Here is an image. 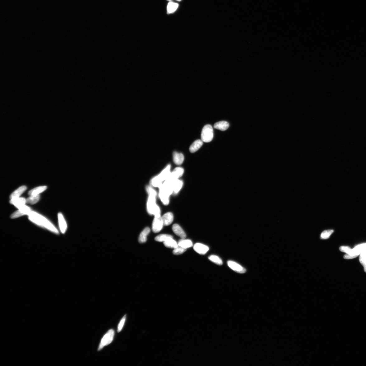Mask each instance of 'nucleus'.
<instances>
[{
    "label": "nucleus",
    "mask_w": 366,
    "mask_h": 366,
    "mask_svg": "<svg viewBox=\"0 0 366 366\" xmlns=\"http://www.w3.org/2000/svg\"><path fill=\"white\" fill-rule=\"evenodd\" d=\"M28 216L29 220L35 224L47 229L54 234H59L58 230L50 221L36 212L32 211Z\"/></svg>",
    "instance_id": "1"
},
{
    "label": "nucleus",
    "mask_w": 366,
    "mask_h": 366,
    "mask_svg": "<svg viewBox=\"0 0 366 366\" xmlns=\"http://www.w3.org/2000/svg\"><path fill=\"white\" fill-rule=\"evenodd\" d=\"M159 188V196L161 201L164 205H168L169 202V196L173 193L170 183L165 181Z\"/></svg>",
    "instance_id": "2"
},
{
    "label": "nucleus",
    "mask_w": 366,
    "mask_h": 366,
    "mask_svg": "<svg viewBox=\"0 0 366 366\" xmlns=\"http://www.w3.org/2000/svg\"><path fill=\"white\" fill-rule=\"evenodd\" d=\"M156 196L149 195L147 203L148 212L151 215H154L155 217L160 216V211L159 207L156 203Z\"/></svg>",
    "instance_id": "3"
},
{
    "label": "nucleus",
    "mask_w": 366,
    "mask_h": 366,
    "mask_svg": "<svg viewBox=\"0 0 366 366\" xmlns=\"http://www.w3.org/2000/svg\"><path fill=\"white\" fill-rule=\"evenodd\" d=\"M213 136L212 127L210 125H207L204 126L202 132V140L203 142L207 143L212 140Z\"/></svg>",
    "instance_id": "4"
},
{
    "label": "nucleus",
    "mask_w": 366,
    "mask_h": 366,
    "mask_svg": "<svg viewBox=\"0 0 366 366\" xmlns=\"http://www.w3.org/2000/svg\"><path fill=\"white\" fill-rule=\"evenodd\" d=\"M114 335V331L113 330L111 329L108 330L102 338L98 350H101L104 346L110 344L113 340Z\"/></svg>",
    "instance_id": "5"
},
{
    "label": "nucleus",
    "mask_w": 366,
    "mask_h": 366,
    "mask_svg": "<svg viewBox=\"0 0 366 366\" xmlns=\"http://www.w3.org/2000/svg\"><path fill=\"white\" fill-rule=\"evenodd\" d=\"M32 210L31 208L26 205L19 209L11 215V218L15 219L20 217L22 216L28 215Z\"/></svg>",
    "instance_id": "6"
},
{
    "label": "nucleus",
    "mask_w": 366,
    "mask_h": 366,
    "mask_svg": "<svg viewBox=\"0 0 366 366\" xmlns=\"http://www.w3.org/2000/svg\"><path fill=\"white\" fill-rule=\"evenodd\" d=\"M366 252V243H364L357 245L355 248L352 249L349 253L348 254L356 258L360 255L361 253Z\"/></svg>",
    "instance_id": "7"
},
{
    "label": "nucleus",
    "mask_w": 366,
    "mask_h": 366,
    "mask_svg": "<svg viewBox=\"0 0 366 366\" xmlns=\"http://www.w3.org/2000/svg\"><path fill=\"white\" fill-rule=\"evenodd\" d=\"M164 226V223L162 217H155L153 222L152 229L153 232L154 233H157L162 229Z\"/></svg>",
    "instance_id": "8"
},
{
    "label": "nucleus",
    "mask_w": 366,
    "mask_h": 366,
    "mask_svg": "<svg viewBox=\"0 0 366 366\" xmlns=\"http://www.w3.org/2000/svg\"><path fill=\"white\" fill-rule=\"evenodd\" d=\"M184 171V169L183 168L177 167L174 169L172 172L171 173L168 178L166 180L172 181L178 179L183 175Z\"/></svg>",
    "instance_id": "9"
},
{
    "label": "nucleus",
    "mask_w": 366,
    "mask_h": 366,
    "mask_svg": "<svg viewBox=\"0 0 366 366\" xmlns=\"http://www.w3.org/2000/svg\"><path fill=\"white\" fill-rule=\"evenodd\" d=\"M228 266L233 270L238 273H244L246 269L241 265L232 261H229L227 263Z\"/></svg>",
    "instance_id": "10"
},
{
    "label": "nucleus",
    "mask_w": 366,
    "mask_h": 366,
    "mask_svg": "<svg viewBox=\"0 0 366 366\" xmlns=\"http://www.w3.org/2000/svg\"><path fill=\"white\" fill-rule=\"evenodd\" d=\"M58 217L60 232L61 233L64 234L66 232L67 229V222L62 213H59L58 214Z\"/></svg>",
    "instance_id": "11"
},
{
    "label": "nucleus",
    "mask_w": 366,
    "mask_h": 366,
    "mask_svg": "<svg viewBox=\"0 0 366 366\" xmlns=\"http://www.w3.org/2000/svg\"><path fill=\"white\" fill-rule=\"evenodd\" d=\"M168 181L171 183L173 192L176 194L178 193L183 187V182L182 181L178 179L172 181Z\"/></svg>",
    "instance_id": "12"
},
{
    "label": "nucleus",
    "mask_w": 366,
    "mask_h": 366,
    "mask_svg": "<svg viewBox=\"0 0 366 366\" xmlns=\"http://www.w3.org/2000/svg\"><path fill=\"white\" fill-rule=\"evenodd\" d=\"M194 249L197 253L201 255H204L208 251V246L200 243H196L194 246Z\"/></svg>",
    "instance_id": "13"
},
{
    "label": "nucleus",
    "mask_w": 366,
    "mask_h": 366,
    "mask_svg": "<svg viewBox=\"0 0 366 366\" xmlns=\"http://www.w3.org/2000/svg\"><path fill=\"white\" fill-rule=\"evenodd\" d=\"M10 202L19 209L25 205V204L26 203V199L24 198L19 197L11 199Z\"/></svg>",
    "instance_id": "14"
},
{
    "label": "nucleus",
    "mask_w": 366,
    "mask_h": 366,
    "mask_svg": "<svg viewBox=\"0 0 366 366\" xmlns=\"http://www.w3.org/2000/svg\"><path fill=\"white\" fill-rule=\"evenodd\" d=\"M172 230L177 236L182 239H185L186 235L182 228L178 224H175L172 226Z\"/></svg>",
    "instance_id": "15"
},
{
    "label": "nucleus",
    "mask_w": 366,
    "mask_h": 366,
    "mask_svg": "<svg viewBox=\"0 0 366 366\" xmlns=\"http://www.w3.org/2000/svg\"><path fill=\"white\" fill-rule=\"evenodd\" d=\"M27 189V187L25 186H22L18 188L17 190L14 191L12 193L10 196V199L20 197Z\"/></svg>",
    "instance_id": "16"
},
{
    "label": "nucleus",
    "mask_w": 366,
    "mask_h": 366,
    "mask_svg": "<svg viewBox=\"0 0 366 366\" xmlns=\"http://www.w3.org/2000/svg\"><path fill=\"white\" fill-rule=\"evenodd\" d=\"M162 217L164 226H168L170 225L172 223L174 216L173 214L171 212H168L164 214Z\"/></svg>",
    "instance_id": "17"
},
{
    "label": "nucleus",
    "mask_w": 366,
    "mask_h": 366,
    "mask_svg": "<svg viewBox=\"0 0 366 366\" xmlns=\"http://www.w3.org/2000/svg\"><path fill=\"white\" fill-rule=\"evenodd\" d=\"M173 159L174 163L177 165L182 164L184 160V157L182 153L174 152L173 153Z\"/></svg>",
    "instance_id": "18"
},
{
    "label": "nucleus",
    "mask_w": 366,
    "mask_h": 366,
    "mask_svg": "<svg viewBox=\"0 0 366 366\" xmlns=\"http://www.w3.org/2000/svg\"><path fill=\"white\" fill-rule=\"evenodd\" d=\"M171 165H168V166L162 172L159 176L160 179L163 182L169 178L171 174L170 172Z\"/></svg>",
    "instance_id": "19"
},
{
    "label": "nucleus",
    "mask_w": 366,
    "mask_h": 366,
    "mask_svg": "<svg viewBox=\"0 0 366 366\" xmlns=\"http://www.w3.org/2000/svg\"><path fill=\"white\" fill-rule=\"evenodd\" d=\"M150 229L148 227L146 228L143 231L140 235L138 238V241L141 244L144 243L147 240V237L150 232Z\"/></svg>",
    "instance_id": "20"
},
{
    "label": "nucleus",
    "mask_w": 366,
    "mask_h": 366,
    "mask_svg": "<svg viewBox=\"0 0 366 366\" xmlns=\"http://www.w3.org/2000/svg\"><path fill=\"white\" fill-rule=\"evenodd\" d=\"M203 145V141L202 140H197L195 141L190 146L189 150L191 153H194L202 147Z\"/></svg>",
    "instance_id": "21"
},
{
    "label": "nucleus",
    "mask_w": 366,
    "mask_h": 366,
    "mask_svg": "<svg viewBox=\"0 0 366 366\" xmlns=\"http://www.w3.org/2000/svg\"><path fill=\"white\" fill-rule=\"evenodd\" d=\"M229 124L226 121H221L217 122L214 125V128L221 131H225L229 128Z\"/></svg>",
    "instance_id": "22"
},
{
    "label": "nucleus",
    "mask_w": 366,
    "mask_h": 366,
    "mask_svg": "<svg viewBox=\"0 0 366 366\" xmlns=\"http://www.w3.org/2000/svg\"><path fill=\"white\" fill-rule=\"evenodd\" d=\"M47 188V187L46 186L38 187L29 191L28 194L30 196L38 195L45 191Z\"/></svg>",
    "instance_id": "23"
},
{
    "label": "nucleus",
    "mask_w": 366,
    "mask_h": 366,
    "mask_svg": "<svg viewBox=\"0 0 366 366\" xmlns=\"http://www.w3.org/2000/svg\"><path fill=\"white\" fill-rule=\"evenodd\" d=\"M178 245L184 249H187L191 247L193 245L192 241L190 240H185L182 239L179 241L178 243Z\"/></svg>",
    "instance_id": "24"
},
{
    "label": "nucleus",
    "mask_w": 366,
    "mask_h": 366,
    "mask_svg": "<svg viewBox=\"0 0 366 366\" xmlns=\"http://www.w3.org/2000/svg\"><path fill=\"white\" fill-rule=\"evenodd\" d=\"M178 4L170 1L168 3L167 7V14H170L174 13L178 9Z\"/></svg>",
    "instance_id": "25"
},
{
    "label": "nucleus",
    "mask_w": 366,
    "mask_h": 366,
    "mask_svg": "<svg viewBox=\"0 0 366 366\" xmlns=\"http://www.w3.org/2000/svg\"><path fill=\"white\" fill-rule=\"evenodd\" d=\"M163 242L165 247L168 248L175 249L178 246V243L173 238L170 239Z\"/></svg>",
    "instance_id": "26"
},
{
    "label": "nucleus",
    "mask_w": 366,
    "mask_h": 366,
    "mask_svg": "<svg viewBox=\"0 0 366 366\" xmlns=\"http://www.w3.org/2000/svg\"><path fill=\"white\" fill-rule=\"evenodd\" d=\"M40 199V195L30 196V197L26 199V203L31 205H34L38 202Z\"/></svg>",
    "instance_id": "27"
},
{
    "label": "nucleus",
    "mask_w": 366,
    "mask_h": 366,
    "mask_svg": "<svg viewBox=\"0 0 366 366\" xmlns=\"http://www.w3.org/2000/svg\"><path fill=\"white\" fill-rule=\"evenodd\" d=\"M171 238H173V237L171 235L163 234L156 236L155 238V240L158 242H164Z\"/></svg>",
    "instance_id": "28"
},
{
    "label": "nucleus",
    "mask_w": 366,
    "mask_h": 366,
    "mask_svg": "<svg viewBox=\"0 0 366 366\" xmlns=\"http://www.w3.org/2000/svg\"><path fill=\"white\" fill-rule=\"evenodd\" d=\"M163 181L160 179L158 175L153 178L150 183L153 187L159 188L163 184Z\"/></svg>",
    "instance_id": "29"
},
{
    "label": "nucleus",
    "mask_w": 366,
    "mask_h": 366,
    "mask_svg": "<svg viewBox=\"0 0 366 366\" xmlns=\"http://www.w3.org/2000/svg\"><path fill=\"white\" fill-rule=\"evenodd\" d=\"M209 259L211 261L213 262V263L217 265H221L223 264V262L222 259L220 258L217 256L215 255H211L209 257Z\"/></svg>",
    "instance_id": "30"
},
{
    "label": "nucleus",
    "mask_w": 366,
    "mask_h": 366,
    "mask_svg": "<svg viewBox=\"0 0 366 366\" xmlns=\"http://www.w3.org/2000/svg\"><path fill=\"white\" fill-rule=\"evenodd\" d=\"M334 232L333 230H329L325 231L323 232L321 235V238L322 240H326L329 239L331 235Z\"/></svg>",
    "instance_id": "31"
},
{
    "label": "nucleus",
    "mask_w": 366,
    "mask_h": 366,
    "mask_svg": "<svg viewBox=\"0 0 366 366\" xmlns=\"http://www.w3.org/2000/svg\"><path fill=\"white\" fill-rule=\"evenodd\" d=\"M359 259L360 263L363 265L364 271L366 273V252L360 254Z\"/></svg>",
    "instance_id": "32"
},
{
    "label": "nucleus",
    "mask_w": 366,
    "mask_h": 366,
    "mask_svg": "<svg viewBox=\"0 0 366 366\" xmlns=\"http://www.w3.org/2000/svg\"><path fill=\"white\" fill-rule=\"evenodd\" d=\"M187 249L178 246V247L173 250V253L175 255H179L186 251Z\"/></svg>",
    "instance_id": "33"
},
{
    "label": "nucleus",
    "mask_w": 366,
    "mask_h": 366,
    "mask_svg": "<svg viewBox=\"0 0 366 366\" xmlns=\"http://www.w3.org/2000/svg\"><path fill=\"white\" fill-rule=\"evenodd\" d=\"M146 191H147L149 195H152L156 196L157 195V192L152 188V187L147 186L146 187Z\"/></svg>",
    "instance_id": "34"
},
{
    "label": "nucleus",
    "mask_w": 366,
    "mask_h": 366,
    "mask_svg": "<svg viewBox=\"0 0 366 366\" xmlns=\"http://www.w3.org/2000/svg\"><path fill=\"white\" fill-rule=\"evenodd\" d=\"M126 315H125L124 316V317H123L121 319V321L120 322V323H119V324L118 325V330H117L118 332H121V330L123 328V326H124V325L125 321H126Z\"/></svg>",
    "instance_id": "35"
},
{
    "label": "nucleus",
    "mask_w": 366,
    "mask_h": 366,
    "mask_svg": "<svg viewBox=\"0 0 366 366\" xmlns=\"http://www.w3.org/2000/svg\"><path fill=\"white\" fill-rule=\"evenodd\" d=\"M352 249L348 246H340V251L345 253L347 254H348L349 253L350 251H351Z\"/></svg>",
    "instance_id": "36"
},
{
    "label": "nucleus",
    "mask_w": 366,
    "mask_h": 366,
    "mask_svg": "<svg viewBox=\"0 0 366 366\" xmlns=\"http://www.w3.org/2000/svg\"><path fill=\"white\" fill-rule=\"evenodd\" d=\"M167 1H168L170 2V1H172V0H167ZM176 1H179V2H180V1H182V0H176Z\"/></svg>",
    "instance_id": "37"
}]
</instances>
